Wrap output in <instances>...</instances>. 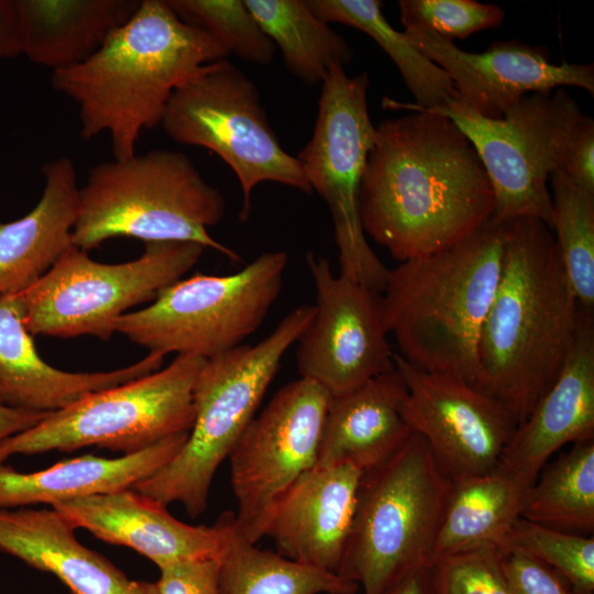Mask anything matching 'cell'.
<instances>
[{
  "instance_id": "6da1fadb",
  "label": "cell",
  "mask_w": 594,
  "mask_h": 594,
  "mask_svg": "<svg viewBox=\"0 0 594 594\" xmlns=\"http://www.w3.org/2000/svg\"><path fill=\"white\" fill-rule=\"evenodd\" d=\"M375 127L359 190L365 235L400 263L462 241L492 218L495 195L465 134L415 105Z\"/></svg>"
},
{
  "instance_id": "7a4b0ae2",
  "label": "cell",
  "mask_w": 594,
  "mask_h": 594,
  "mask_svg": "<svg viewBox=\"0 0 594 594\" xmlns=\"http://www.w3.org/2000/svg\"><path fill=\"white\" fill-rule=\"evenodd\" d=\"M503 224V264L481 329L476 387L520 425L566 361L580 304L548 224L535 218Z\"/></svg>"
},
{
  "instance_id": "3957f363",
  "label": "cell",
  "mask_w": 594,
  "mask_h": 594,
  "mask_svg": "<svg viewBox=\"0 0 594 594\" xmlns=\"http://www.w3.org/2000/svg\"><path fill=\"white\" fill-rule=\"evenodd\" d=\"M229 52L184 23L167 0H141L133 15L86 61L53 72V88L79 109L80 138L108 133L114 160L134 155L145 129L161 125L180 86Z\"/></svg>"
},
{
  "instance_id": "277c9868",
  "label": "cell",
  "mask_w": 594,
  "mask_h": 594,
  "mask_svg": "<svg viewBox=\"0 0 594 594\" xmlns=\"http://www.w3.org/2000/svg\"><path fill=\"white\" fill-rule=\"evenodd\" d=\"M503 251L504 224L491 218L457 244L389 270L383 311L402 359L477 385L480 334Z\"/></svg>"
},
{
  "instance_id": "5b68a950",
  "label": "cell",
  "mask_w": 594,
  "mask_h": 594,
  "mask_svg": "<svg viewBox=\"0 0 594 594\" xmlns=\"http://www.w3.org/2000/svg\"><path fill=\"white\" fill-rule=\"evenodd\" d=\"M224 211L221 191L184 153H135L89 169L85 186L79 188L73 244L88 251L116 237L145 243L195 242L238 263L239 254L208 232L222 220Z\"/></svg>"
},
{
  "instance_id": "8992f818",
  "label": "cell",
  "mask_w": 594,
  "mask_h": 594,
  "mask_svg": "<svg viewBox=\"0 0 594 594\" xmlns=\"http://www.w3.org/2000/svg\"><path fill=\"white\" fill-rule=\"evenodd\" d=\"M314 311V305H300L256 344L207 359L195 383V417L186 442L166 465L132 488L166 506L179 503L190 517L201 515L216 471L255 417L284 355Z\"/></svg>"
},
{
  "instance_id": "52a82bcc",
  "label": "cell",
  "mask_w": 594,
  "mask_h": 594,
  "mask_svg": "<svg viewBox=\"0 0 594 594\" xmlns=\"http://www.w3.org/2000/svg\"><path fill=\"white\" fill-rule=\"evenodd\" d=\"M451 487L426 441L411 432L392 458L363 473L337 573L363 594H384L405 574L430 566Z\"/></svg>"
},
{
  "instance_id": "ba28073f",
  "label": "cell",
  "mask_w": 594,
  "mask_h": 594,
  "mask_svg": "<svg viewBox=\"0 0 594 594\" xmlns=\"http://www.w3.org/2000/svg\"><path fill=\"white\" fill-rule=\"evenodd\" d=\"M287 262L286 252L267 251L230 275L180 278L150 306L118 318L114 332L150 353L213 358L260 328L280 294Z\"/></svg>"
},
{
  "instance_id": "9c48e42d",
  "label": "cell",
  "mask_w": 594,
  "mask_h": 594,
  "mask_svg": "<svg viewBox=\"0 0 594 594\" xmlns=\"http://www.w3.org/2000/svg\"><path fill=\"white\" fill-rule=\"evenodd\" d=\"M205 359L177 355L166 367L87 395L34 427L0 441V464L14 455L95 446L130 454L189 432L194 387Z\"/></svg>"
},
{
  "instance_id": "30bf717a",
  "label": "cell",
  "mask_w": 594,
  "mask_h": 594,
  "mask_svg": "<svg viewBox=\"0 0 594 594\" xmlns=\"http://www.w3.org/2000/svg\"><path fill=\"white\" fill-rule=\"evenodd\" d=\"M426 110L450 119L473 144L494 190L495 221L535 218L550 228V174L563 168L588 118L570 94L557 88L527 95L498 119L477 114L458 96Z\"/></svg>"
},
{
  "instance_id": "8fae6325",
  "label": "cell",
  "mask_w": 594,
  "mask_h": 594,
  "mask_svg": "<svg viewBox=\"0 0 594 594\" xmlns=\"http://www.w3.org/2000/svg\"><path fill=\"white\" fill-rule=\"evenodd\" d=\"M205 249L195 242H147L140 257L103 264L73 245L45 275L20 293L25 327L32 336L88 334L107 341L118 318L154 300L179 280Z\"/></svg>"
},
{
  "instance_id": "7c38bea8",
  "label": "cell",
  "mask_w": 594,
  "mask_h": 594,
  "mask_svg": "<svg viewBox=\"0 0 594 594\" xmlns=\"http://www.w3.org/2000/svg\"><path fill=\"white\" fill-rule=\"evenodd\" d=\"M161 127L173 141L205 147L231 167L242 190V222L261 183L312 193L300 161L282 147L273 131L255 84L228 59L206 65L176 89Z\"/></svg>"
},
{
  "instance_id": "4fadbf2b",
  "label": "cell",
  "mask_w": 594,
  "mask_h": 594,
  "mask_svg": "<svg viewBox=\"0 0 594 594\" xmlns=\"http://www.w3.org/2000/svg\"><path fill=\"white\" fill-rule=\"evenodd\" d=\"M370 77L333 67L322 82L310 140L299 152L312 191L328 205L340 274L382 293L389 268L370 246L359 212V190L375 136L367 106Z\"/></svg>"
},
{
  "instance_id": "5bb4252c",
  "label": "cell",
  "mask_w": 594,
  "mask_h": 594,
  "mask_svg": "<svg viewBox=\"0 0 594 594\" xmlns=\"http://www.w3.org/2000/svg\"><path fill=\"white\" fill-rule=\"evenodd\" d=\"M331 395L307 378L275 393L229 454L235 531L256 543L286 491L317 464Z\"/></svg>"
},
{
  "instance_id": "9a60e30c",
  "label": "cell",
  "mask_w": 594,
  "mask_h": 594,
  "mask_svg": "<svg viewBox=\"0 0 594 594\" xmlns=\"http://www.w3.org/2000/svg\"><path fill=\"white\" fill-rule=\"evenodd\" d=\"M316 292L314 316L297 340L300 377L330 395L348 393L394 367L382 294L334 274L328 258L309 252Z\"/></svg>"
},
{
  "instance_id": "2e32d148",
  "label": "cell",
  "mask_w": 594,
  "mask_h": 594,
  "mask_svg": "<svg viewBox=\"0 0 594 594\" xmlns=\"http://www.w3.org/2000/svg\"><path fill=\"white\" fill-rule=\"evenodd\" d=\"M394 365L407 394L402 416L452 481L496 468L518 424L497 399L460 378L417 369L398 354Z\"/></svg>"
},
{
  "instance_id": "e0dca14e",
  "label": "cell",
  "mask_w": 594,
  "mask_h": 594,
  "mask_svg": "<svg viewBox=\"0 0 594 594\" xmlns=\"http://www.w3.org/2000/svg\"><path fill=\"white\" fill-rule=\"evenodd\" d=\"M404 33L448 74L458 98L484 118H502L534 92L570 86L594 94L593 64H552L544 47L499 41L485 52L470 53L425 28H404Z\"/></svg>"
},
{
  "instance_id": "ac0fdd59",
  "label": "cell",
  "mask_w": 594,
  "mask_h": 594,
  "mask_svg": "<svg viewBox=\"0 0 594 594\" xmlns=\"http://www.w3.org/2000/svg\"><path fill=\"white\" fill-rule=\"evenodd\" d=\"M75 529L133 549L158 569L184 560L222 558L232 512L223 513L212 526H193L172 516L167 506L128 488L80 497L51 506Z\"/></svg>"
},
{
  "instance_id": "d6986e66",
  "label": "cell",
  "mask_w": 594,
  "mask_h": 594,
  "mask_svg": "<svg viewBox=\"0 0 594 594\" xmlns=\"http://www.w3.org/2000/svg\"><path fill=\"white\" fill-rule=\"evenodd\" d=\"M593 437L594 315L580 305L574 341L558 378L517 426L496 466L530 487L556 451Z\"/></svg>"
},
{
  "instance_id": "ffe728a7",
  "label": "cell",
  "mask_w": 594,
  "mask_h": 594,
  "mask_svg": "<svg viewBox=\"0 0 594 594\" xmlns=\"http://www.w3.org/2000/svg\"><path fill=\"white\" fill-rule=\"evenodd\" d=\"M362 476L361 470L348 464L302 474L276 504L265 530L278 553L337 573Z\"/></svg>"
},
{
  "instance_id": "44dd1931",
  "label": "cell",
  "mask_w": 594,
  "mask_h": 594,
  "mask_svg": "<svg viewBox=\"0 0 594 594\" xmlns=\"http://www.w3.org/2000/svg\"><path fill=\"white\" fill-rule=\"evenodd\" d=\"M20 293L0 295V404L53 413L87 395L124 384L161 369L164 356L150 353L110 372L72 373L47 364L37 353L24 323Z\"/></svg>"
},
{
  "instance_id": "7402d4cb",
  "label": "cell",
  "mask_w": 594,
  "mask_h": 594,
  "mask_svg": "<svg viewBox=\"0 0 594 594\" xmlns=\"http://www.w3.org/2000/svg\"><path fill=\"white\" fill-rule=\"evenodd\" d=\"M0 552L54 574L73 594H160L156 582L136 581L86 548L53 509L0 508Z\"/></svg>"
},
{
  "instance_id": "603a6c76",
  "label": "cell",
  "mask_w": 594,
  "mask_h": 594,
  "mask_svg": "<svg viewBox=\"0 0 594 594\" xmlns=\"http://www.w3.org/2000/svg\"><path fill=\"white\" fill-rule=\"evenodd\" d=\"M407 394L395 367L332 396L315 468L352 465L366 473L385 463L411 433L402 406Z\"/></svg>"
},
{
  "instance_id": "cb8c5ba5",
  "label": "cell",
  "mask_w": 594,
  "mask_h": 594,
  "mask_svg": "<svg viewBox=\"0 0 594 594\" xmlns=\"http://www.w3.org/2000/svg\"><path fill=\"white\" fill-rule=\"evenodd\" d=\"M41 172L44 188L35 207L18 220L0 221V295L33 285L74 245L79 205L75 164L62 156Z\"/></svg>"
},
{
  "instance_id": "d4e9b609",
  "label": "cell",
  "mask_w": 594,
  "mask_h": 594,
  "mask_svg": "<svg viewBox=\"0 0 594 594\" xmlns=\"http://www.w3.org/2000/svg\"><path fill=\"white\" fill-rule=\"evenodd\" d=\"M189 432H182L139 452L108 459L85 454L36 472H19L0 464V508L51 506L94 495L132 488L166 465L182 449Z\"/></svg>"
},
{
  "instance_id": "484cf974",
  "label": "cell",
  "mask_w": 594,
  "mask_h": 594,
  "mask_svg": "<svg viewBox=\"0 0 594 594\" xmlns=\"http://www.w3.org/2000/svg\"><path fill=\"white\" fill-rule=\"evenodd\" d=\"M22 54L53 72L96 53L140 0H15Z\"/></svg>"
},
{
  "instance_id": "4316f807",
  "label": "cell",
  "mask_w": 594,
  "mask_h": 594,
  "mask_svg": "<svg viewBox=\"0 0 594 594\" xmlns=\"http://www.w3.org/2000/svg\"><path fill=\"white\" fill-rule=\"evenodd\" d=\"M528 490L497 466L483 474L452 481L433 559L480 549L499 550L521 517Z\"/></svg>"
},
{
  "instance_id": "83f0119b",
  "label": "cell",
  "mask_w": 594,
  "mask_h": 594,
  "mask_svg": "<svg viewBox=\"0 0 594 594\" xmlns=\"http://www.w3.org/2000/svg\"><path fill=\"white\" fill-rule=\"evenodd\" d=\"M258 25L278 47L288 72L305 85L322 84L336 66L345 67L354 53L329 23L302 0H244Z\"/></svg>"
},
{
  "instance_id": "f1b7e54d",
  "label": "cell",
  "mask_w": 594,
  "mask_h": 594,
  "mask_svg": "<svg viewBox=\"0 0 594 594\" xmlns=\"http://www.w3.org/2000/svg\"><path fill=\"white\" fill-rule=\"evenodd\" d=\"M306 3L324 22L341 23L371 36L398 68L417 107L440 109L457 97L448 74L385 19L381 1L306 0Z\"/></svg>"
},
{
  "instance_id": "f546056e",
  "label": "cell",
  "mask_w": 594,
  "mask_h": 594,
  "mask_svg": "<svg viewBox=\"0 0 594 594\" xmlns=\"http://www.w3.org/2000/svg\"><path fill=\"white\" fill-rule=\"evenodd\" d=\"M220 584L224 594H355L359 590L336 572L258 549L235 531L234 513L221 558Z\"/></svg>"
},
{
  "instance_id": "4dcf8cb0",
  "label": "cell",
  "mask_w": 594,
  "mask_h": 594,
  "mask_svg": "<svg viewBox=\"0 0 594 594\" xmlns=\"http://www.w3.org/2000/svg\"><path fill=\"white\" fill-rule=\"evenodd\" d=\"M521 518L573 534L594 531V437L573 443L529 487Z\"/></svg>"
},
{
  "instance_id": "1f68e13d",
  "label": "cell",
  "mask_w": 594,
  "mask_h": 594,
  "mask_svg": "<svg viewBox=\"0 0 594 594\" xmlns=\"http://www.w3.org/2000/svg\"><path fill=\"white\" fill-rule=\"evenodd\" d=\"M550 229L573 293L594 308V194L575 185L562 169L550 174Z\"/></svg>"
},
{
  "instance_id": "d6a6232c",
  "label": "cell",
  "mask_w": 594,
  "mask_h": 594,
  "mask_svg": "<svg viewBox=\"0 0 594 594\" xmlns=\"http://www.w3.org/2000/svg\"><path fill=\"white\" fill-rule=\"evenodd\" d=\"M186 24L215 37L231 55L268 65L276 47L263 32L244 0H167Z\"/></svg>"
},
{
  "instance_id": "836d02e7",
  "label": "cell",
  "mask_w": 594,
  "mask_h": 594,
  "mask_svg": "<svg viewBox=\"0 0 594 594\" xmlns=\"http://www.w3.org/2000/svg\"><path fill=\"white\" fill-rule=\"evenodd\" d=\"M499 550H516L560 574L578 594H594V538L518 518Z\"/></svg>"
},
{
  "instance_id": "e575fe53",
  "label": "cell",
  "mask_w": 594,
  "mask_h": 594,
  "mask_svg": "<svg viewBox=\"0 0 594 594\" xmlns=\"http://www.w3.org/2000/svg\"><path fill=\"white\" fill-rule=\"evenodd\" d=\"M398 8L404 28H425L451 41L497 28L505 16L499 6L474 0H400Z\"/></svg>"
},
{
  "instance_id": "d590c367",
  "label": "cell",
  "mask_w": 594,
  "mask_h": 594,
  "mask_svg": "<svg viewBox=\"0 0 594 594\" xmlns=\"http://www.w3.org/2000/svg\"><path fill=\"white\" fill-rule=\"evenodd\" d=\"M428 578L430 594H513L496 549L436 557Z\"/></svg>"
},
{
  "instance_id": "8d00e7d4",
  "label": "cell",
  "mask_w": 594,
  "mask_h": 594,
  "mask_svg": "<svg viewBox=\"0 0 594 594\" xmlns=\"http://www.w3.org/2000/svg\"><path fill=\"white\" fill-rule=\"evenodd\" d=\"M498 551L513 594H578L560 574L535 558L516 550Z\"/></svg>"
},
{
  "instance_id": "74e56055",
  "label": "cell",
  "mask_w": 594,
  "mask_h": 594,
  "mask_svg": "<svg viewBox=\"0 0 594 594\" xmlns=\"http://www.w3.org/2000/svg\"><path fill=\"white\" fill-rule=\"evenodd\" d=\"M221 558L174 562L160 568V594H224L220 584Z\"/></svg>"
},
{
  "instance_id": "f35d334b",
  "label": "cell",
  "mask_w": 594,
  "mask_h": 594,
  "mask_svg": "<svg viewBox=\"0 0 594 594\" xmlns=\"http://www.w3.org/2000/svg\"><path fill=\"white\" fill-rule=\"evenodd\" d=\"M562 170L580 188L594 194V121L591 117L574 135Z\"/></svg>"
},
{
  "instance_id": "ab89813d",
  "label": "cell",
  "mask_w": 594,
  "mask_h": 594,
  "mask_svg": "<svg viewBox=\"0 0 594 594\" xmlns=\"http://www.w3.org/2000/svg\"><path fill=\"white\" fill-rule=\"evenodd\" d=\"M22 54L15 0H0V59Z\"/></svg>"
},
{
  "instance_id": "60d3db41",
  "label": "cell",
  "mask_w": 594,
  "mask_h": 594,
  "mask_svg": "<svg viewBox=\"0 0 594 594\" xmlns=\"http://www.w3.org/2000/svg\"><path fill=\"white\" fill-rule=\"evenodd\" d=\"M48 414L11 408L0 404V441L34 427Z\"/></svg>"
},
{
  "instance_id": "b9f144b4",
  "label": "cell",
  "mask_w": 594,
  "mask_h": 594,
  "mask_svg": "<svg viewBox=\"0 0 594 594\" xmlns=\"http://www.w3.org/2000/svg\"><path fill=\"white\" fill-rule=\"evenodd\" d=\"M428 570L429 566L405 574L384 594H430Z\"/></svg>"
}]
</instances>
